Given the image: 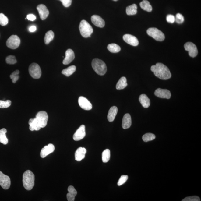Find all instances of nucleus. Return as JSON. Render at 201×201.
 Wrapping results in <instances>:
<instances>
[{
  "label": "nucleus",
  "instance_id": "obj_41",
  "mask_svg": "<svg viewBox=\"0 0 201 201\" xmlns=\"http://www.w3.org/2000/svg\"><path fill=\"white\" fill-rule=\"evenodd\" d=\"M62 3L63 6L65 7H68L71 5L72 0H59Z\"/></svg>",
  "mask_w": 201,
  "mask_h": 201
},
{
  "label": "nucleus",
  "instance_id": "obj_32",
  "mask_svg": "<svg viewBox=\"0 0 201 201\" xmlns=\"http://www.w3.org/2000/svg\"><path fill=\"white\" fill-rule=\"evenodd\" d=\"M102 160L104 163H107L110 160V151L108 149L104 151L102 154Z\"/></svg>",
  "mask_w": 201,
  "mask_h": 201
},
{
  "label": "nucleus",
  "instance_id": "obj_29",
  "mask_svg": "<svg viewBox=\"0 0 201 201\" xmlns=\"http://www.w3.org/2000/svg\"><path fill=\"white\" fill-rule=\"evenodd\" d=\"M137 6L135 4L127 6L126 8V12L128 16H133L136 14L137 13Z\"/></svg>",
  "mask_w": 201,
  "mask_h": 201
},
{
  "label": "nucleus",
  "instance_id": "obj_15",
  "mask_svg": "<svg viewBox=\"0 0 201 201\" xmlns=\"http://www.w3.org/2000/svg\"><path fill=\"white\" fill-rule=\"evenodd\" d=\"M123 39L125 42L133 46H136L139 44V41L136 37L133 35L126 34L123 36Z\"/></svg>",
  "mask_w": 201,
  "mask_h": 201
},
{
  "label": "nucleus",
  "instance_id": "obj_4",
  "mask_svg": "<svg viewBox=\"0 0 201 201\" xmlns=\"http://www.w3.org/2000/svg\"><path fill=\"white\" fill-rule=\"evenodd\" d=\"M79 30L80 34L84 38L90 37L93 32V29L91 26L88 22L85 20H82L80 22Z\"/></svg>",
  "mask_w": 201,
  "mask_h": 201
},
{
  "label": "nucleus",
  "instance_id": "obj_18",
  "mask_svg": "<svg viewBox=\"0 0 201 201\" xmlns=\"http://www.w3.org/2000/svg\"><path fill=\"white\" fill-rule=\"evenodd\" d=\"M91 20L93 24L98 27L103 28L105 26L104 21L99 16L93 15L91 16Z\"/></svg>",
  "mask_w": 201,
  "mask_h": 201
},
{
  "label": "nucleus",
  "instance_id": "obj_13",
  "mask_svg": "<svg viewBox=\"0 0 201 201\" xmlns=\"http://www.w3.org/2000/svg\"><path fill=\"white\" fill-rule=\"evenodd\" d=\"M37 9L39 13L40 17L42 20L46 19L49 14L47 7L43 4H40L37 6Z\"/></svg>",
  "mask_w": 201,
  "mask_h": 201
},
{
  "label": "nucleus",
  "instance_id": "obj_25",
  "mask_svg": "<svg viewBox=\"0 0 201 201\" xmlns=\"http://www.w3.org/2000/svg\"><path fill=\"white\" fill-rule=\"evenodd\" d=\"M127 86L126 78L122 77L117 83L116 88L117 90H123Z\"/></svg>",
  "mask_w": 201,
  "mask_h": 201
},
{
  "label": "nucleus",
  "instance_id": "obj_35",
  "mask_svg": "<svg viewBox=\"0 0 201 201\" xmlns=\"http://www.w3.org/2000/svg\"><path fill=\"white\" fill-rule=\"evenodd\" d=\"M8 23V19L2 13H0V25L2 26H5Z\"/></svg>",
  "mask_w": 201,
  "mask_h": 201
},
{
  "label": "nucleus",
  "instance_id": "obj_31",
  "mask_svg": "<svg viewBox=\"0 0 201 201\" xmlns=\"http://www.w3.org/2000/svg\"><path fill=\"white\" fill-rule=\"evenodd\" d=\"M54 37V33L53 31H49L47 32L44 38L45 43L46 44H48L52 40H53Z\"/></svg>",
  "mask_w": 201,
  "mask_h": 201
},
{
  "label": "nucleus",
  "instance_id": "obj_44",
  "mask_svg": "<svg viewBox=\"0 0 201 201\" xmlns=\"http://www.w3.org/2000/svg\"><path fill=\"white\" fill-rule=\"evenodd\" d=\"M37 30L36 27L35 26H32L29 28V30L31 32H33L36 31Z\"/></svg>",
  "mask_w": 201,
  "mask_h": 201
},
{
  "label": "nucleus",
  "instance_id": "obj_40",
  "mask_svg": "<svg viewBox=\"0 0 201 201\" xmlns=\"http://www.w3.org/2000/svg\"><path fill=\"white\" fill-rule=\"evenodd\" d=\"M200 198L197 196H192L185 197L182 201H200Z\"/></svg>",
  "mask_w": 201,
  "mask_h": 201
},
{
  "label": "nucleus",
  "instance_id": "obj_39",
  "mask_svg": "<svg viewBox=\"0 0 201 201\" xmlns=\"http://www.w3.org/2000/svg\"><path fill=\"white\" fill-rule=\"evenodd\" d=\"M128 178V176L127 175H122L119 180H118L117 184L118 186H121L125 183Z\"/></svg>",
  "mask_w": 201,
  "mask_h": 201
},
{
  "label": "nucleus",
  "instance_id": "obj_17",
  "mask_svg": "<svg viewBox=\"0 0 201 201\" xmlns=\"http://www.w3.org/2000/svg\"><path fill=\"white\" fill-rule=\"evenodd\" d=\"M75 58V53L71 49L67 50L65 53V58L63 61L64 65L69 64Z\"/></svg>",
  "mask_w": 201,
  "mask_h": 201
},
{
  "label": "nucleus",
  "instance_id": "obj_37",
  "mask_svg": "<svg viewBox=\"0 0 201 201\" xmlns=\"http://www.w3.org/2000/svg\"><path fill=\"white\" fill-rule=\"evenodd\" d=\"M11 104V101L9 100H6L4 101L3 100H0V108H7Z\"/></svg>",
  "mask_w": 201,
  "mask_h": 201
},
{
  "label": "nucleus",
  "instance_id": "obj_26",
  "mask_svg": "<svg viewBox=\"0 0 201 201\" xmlns=\"http://www.w3.org/2000/svg\"><path fill=\"white\" fill-rule=\"evenodd\" d=\"M76 67L74 65L70 66L68 68L63 69L62 72V74L65 76L69 77L72 75L76 71Z\"/></svg>",
  "mask_w": 201,
  "mask_h": 201
},
{
  "label": "nucleus",
  "instance_id": "obj_24",
  "mask_svg": "<svg viewBox=\"0 0 201 201\" xmlns=\"http://www.w3.org/2000/svg\"><path fill=\"white\" fill-rule=\"evenodd\" d=\"M139 100L142 106L144 108H147L150 106V99L145 94L141 95L139 98Z\"/></svg>",
  "mask_w": 201,
  "mask_h": 201
},
{
  "label": "nucleus",
  "instance_id": "obj_16",
  "mask_svg": "<svg viewBox=\"0 0 201 201\" xmlns=\"http://www.w3.org/2000/svg\"><path fill=\"white\" fill-rule=\"evenodd\" d=\"M55 149L54 146L52 144H48L42 149L40 152V157L41 158H44L49 154L53 153Z\"/></svg>",
  "mask_w": 201,
  "mask_h": 201
},
{
  "label": "nucleus",
  "instance_id": "obj_27",
  "mask_svg": "<svg viewBox=\"0 0 201 201\" xmlns=\"http://www.w3.org/2000/svg\"><path fill=\"white\" fill-rule=\"evenodd\" d=\"M6 133L7 130L3 128L0 130V142L5 145L7 144L8 142L6 136Z\"/></svg>",
  "mask_w": 201,
  "mask_h": 201
},
{
  "label": "nucleus",
  "instance_id": "obj_7",
  "mask_svg": "<svg viewBox=\"0 0 201 201\" xmlns=\"http://www.w3.org/2000/svg\"><path fill=\"white\" fill-rule=\"evenodd\" d=\"M20 39L16 35H12L7 40V46L12 49H16L19 46Z\"/></svg>",
  "mask_w": 201,
  "mask_h": 201
},
{
  "label": "nucleus",
  "instance_id": "obj_12",
  "mask_svg": "<svg viewBox=\"0 0 201 201\" xmlns=\"http://www.w3.org/2000/svg\"><path fill=\"white\" fill-rule=\"evenodd\" d=\"M78 103L80 107L83 110H90L93 108L91 103L84 97H80L78 99Z\"/></svg>",
  "mask_w": 201,
  "mask_h": 201
},
{
  "label": "nucleus",
  "instance_id": "obj_10",
  "mask_svg": "<svg viewBox=\"0 0 201 201\" xmlns=\"http://www.w3.org/2000/svg\"><path fill=\"white\" fill-rule=\"evenodd\" d=\"M10 178L0 171V185L4 190H8L11 185Z\"/></svg>",
  "mask_w": 201,
  "mask_h": 201
},
{
  "label": "nucleus",
  "instance_id": "obj_11",
  "mask_svg": "<svg viewBox=\"0 0 201 201\" xmlns=\"http://www.w3.org/2000/svg\"><path fill=\"white\" fill-rule=\"evenodd\" d=\"M86 135L85 127L84 125H82L76 131L73 136V140L75 141H79L83 139Z\"/></svg>",
  "mask_w": 201,
  "mask_h": 201
},
{
  "label": "nucleus",
  "instance_id": "obj_22",
  "mask_svg": "<svg viewBox=\"0 0 201 201\" xmlns=\"http://www.w3.org/2000/svg\"><path fill=\"white\" fill-rule=\"evenodd\" d=\"M68 193L67 194V199L68 201H74L75 200V197L77 195V192L76 189L73 186H69L68 187Z\"/></svg>",
  "mask_w": 201,
  "mask_h": 201
},
{
  "label": "nucleus",
  "instance_id": "obj_21",
  "mask_svg": "<svg viewBox=\"0 0 201 201\" xmlns=\"http://www.w3.org/2000/svg\"><path fill=\"white\" fill-rule=\"evenodd\" d=\"M28 123L30 125V129L32 131L39 130L41 128L39 122L36 118L30 119Z\"/></svg>",
  "mask_w": 201,
  "mask_h": 201
},
{
  "label": "nucleus",
  "instance_id": "obj_34",
  "mask_svg": "<svg viewBox=\"0 0 201 201\" xmlns=\"http://www.w3.org/2000/svg\"><path fill=\"white\" fill-rule=\"evenodd\" d=\"M19 70H17L16 71L13 72L10 75V77L12 79V82L13 83H16V82L19 79Z\"/></svg>",
  "mask_w": 201,
  "mask_h": 201
},
{
  "label": "nucleus",
  "instance_id": "obj_3",
  "mask_svg": "<svg viewBox=\"0 0 201 201\" xmlns=\"http://www.w3.org/2000/svg\"><path fill=\"white\" fill-rule=\"evenodd\" d=\"M92 66L94 70L99 75L102 76L106 73V65L103 60L98 58H95L92 61Z\"/></svg>",
  "mask_w": 201,
  "mask_h": 201
},
{
  "label": "nucleus",
  "instance_id": "obj_1",
  "mask_svg": "<svg viewBox=\"0 0 201 201\" xmlns=\"http://www.w3.org/2000/svg\"><path fill=\"white\" fill-rule=\"evenodd\" d=\"M151 70L157 78L162 80H167L171 77L170 70L165 65L162 63H157L151 67Z\"/></svg>",
  "mask_w": 201,
  "mask_h": 201
},
{
  "label": "nucleus",
  "instance_id": "obj_30",
  "mask_svg": "<svg viewBox=\"0 0 201 201\" xmlns=\"http://www.w3.org/2000/svg\"><path fill=\"white\" fill-rule=\"evenodd\" d=\"M107 48L111 52L117 53L120 51L121 48L118 45L116 44L112 43L109 44L107 46Z\"/></svg>",
  "mask_w": 201,
  "mask_h": 201
},
{
  "label": "nucleus",
  "instance_id": "obj_19",
  "mask_svg": "<svg viewBox=\"0 0 201 201\" xmlns=\"http://www.w3.org/2000/svg\"><path fill=\"white\" fill-rule=\"evenodd\" d=\"M86 153V150L84 147H79L75 152V160L77 161H80L85 158Z\"/></svg>",
  "mask_w": 201,
  "mask_h": 201
},
{
  "label": "nucleus",
  "instance_id": "obj_38",
  "mask_svg": "<svg viewBox=\"0 0 201 201\" xmlns=\"http://www.w3.org/2000/svg\"><path fill=\"white\" fill-rule=\"evenodd\" d=\"M175 18V21L179 24L183 23L184 21V16L180 13H178Z\"/></svg>",
  "mask_w": 201,
  "mask_h": 201
},
{
  "label": "nucleus",
  "instance_id": "obj_8",
  "mask_svg": "<svg viewBox=\"0 0 201 201\" xmlns=\"http://www.w3.org/2000/svg\"><path fill=\"white\" fill-rule=\"evenodd\" d=\"M36 118L39 122L41 128L46 126L48 123V115L46 111H40L37 113Z\"/></svg>",
  "mask_w": 201,
  "mask_h": 201
},
{
  "label": "nucleus",
  "instance_id": "obj_28",
  "mask_svg": "<svg viewBox=\"0 0 201 201\" xmlns=\"http://www.w3.org/2000/svg\"><path fill=\"white\" fill-rule=\"evenodd\" d=\"M141 8L145 11L150 12L152 10V8L150 2L147 0H143L140 3Z\"/></svg>",
  "mask_w": 201,
  "mask_h": 201
},
{
  "label": "nucleus",
  "instance_id": "obj_20",
  "mask_svg": "<svg viewBox=\"0 0 201 201\" xmlns=\"http://www.w3.org/2000/svg\"><path fill=\"white\" fill-rule=\"evenodd\" d=\"M132 125L131 117L129 114H125L122 120V127L124 129L129 128Z\"/></svg>",
  "mask_w": 201,
  "mask_h": 201
},
{
  "label": "nucleus",
  "instance_id": "obj_2",
  "mask_svg": "<svg viewBox=\"0 0 201 201\" xmlns=\"http://www.w3.org/2000/svg\"><path fill=\"white\" fill-rule=\"evenodd\" d=\"M35 176L32 172L27 170L23 174V187L29 191L33 189L35 184Z\"/></svg>",
  "mask_w": 201,
  "mask_h": 201
},
{
  "label": "nucleus",
  "instance_id": "obj_14",
  "mask_svg": "<svg viewBox=\"0 0 201 201\" xmlns=\"http://www.w3.org/2000/svg\"><path fill=\"white\" fill-rule=\"evenodd\" d=\"M155 94L157 97L162 98L170 99L171 93L170 90L167 89L157 88L155 92Z\"/></svg>",
  "mask_w": 201,
  "mask_h": 201
},
{
  "label": "nucleus",
  "instance_id": "obj_45",
  "mask_svg": "<svg viewBox=\"0 0 201 201\" xmlns=\"http://www.w3.org/2000/svg\"><path fill=\"white\" fill-rule=\"evenodd\" d=\"M113 1H118V0H113Z\"/></svg>",
  "mask_w": 201,
  "mask_h": 201
},
{
  "label": "nucleus",
  "instance_id": "obj_33",
  "mask_svg": "<svg viewBox=\"0 0 201 201\" xmlns=\"http://www.w3.org/2000/svg\"><path fill=\"white\" fill-rule=\"evenodd\" d=\"M156 138L155 136L152 133H147L144 135L142 137V139L145 142H148L153 140Z\"/></svg>",
  "mask_w": 201,
  "mask_h": 201
},
{
  "label": "nucleus",
  "instance_id": "obj_6",
  "mask_svg": "<svg viewBox=\"0 0 201 201\" xmlns=\"http://www.w3.org/2000/svg\"><path fill=\"white\" fill-rule=\"evenodd\" d=\"M29 72L31 76L35 79L41 77V71L39 65L36 63H33L29 67Z\"/></svg>",
  "mask_w": 201,
  "mask_h": 201
},
{
  "label": "nucleus",
  "instance_id": "obj_9",
  "mask_svg": "<svg viewBox=\"0 0 201 201\" xmlns=\"http://www.w3.org/2000/svg\"><path fill=\"white\" fill-rule=\"evenodd\" d=\"M184 48L186 51H189V56L194 58L197 56L198 51L196 46L192 42H187L184 45Z\"/></svg>",
  "mask_w": 201,
  "mask_h": 201
},
{
  "label": "nucleus",
  "instance_id": "obj_42",
  "mask_svg": "<svg viewBox=\"0 0 201 201\" xmlns=\"http://www.w3.org/2000/svg\"><path fill=\"white\" fill-rule=\"evenodd\" d=\"M175 17L172 15H168L167 16V21L168 22L173 23L175 22Z\"/></svg>",
  "mask_w": 201,
  "mask_h": 201
},
{
  "label": "nucleus",
  "instance_id": "obj_36",
  "mask_svg": "<svg viewBox=\"0 0 201 201\" xmlns=\"http://www.w3.org/2000/svg\"><path fill=\"white\" fill-rule=\"evenodd\" d=\"M6 61L7 63L9 64H15L17 62V60L16 57L13 55H10L6 57Z\"/></svg>",
  "mask_w": 201,
  "mask_h": 201
},
{
  "label": "nucleus",
  "instance_id": "obj_23",
  "mask_svg": "<svg viewBox=\"0 0 201 201\" xmlns=\"http://www.w3.org/2000/svg\"><path fill=\"white\" fill-rule=\"evenodd\" d=\"M118 111V108L116 106L111 107L107 115V118L109 122H112L115 120Z\"/></svg>",
  "mask_w": 201,
  "mask_h": 201
},
{
  "label": "nucleus",
  "instance_id": "obj_5",
  "mask_svg": "<svg viewBox=\"0 0 201 201\" xmlns=\"http://www.w3.org/2000/svg\"><path fill=\"white\" fill-rule=\"evenodd\" d=\"M147 34L157 41H162L165 39L164 34L160 30L156 28H149L147 30Z\"/></svg>",
  "mask_w": 201,
  "mask_h": 201
},
{
  "label": "nucleus",
  "instance_id": "obj_43",
  "mask_svg": "<svg viewBox=\"0 0 201 201\" xmlns=\"http://www.w3.org/2000/svg\"><path fill=\"white\" fill-rule=\"evenodd\" d=\"M27 19L31 21H34L36 19V16L33 14H29L27 16Z\"/></svg>",
  "mask_w": 201,
  "mask_h": 201
}]
</instances>
